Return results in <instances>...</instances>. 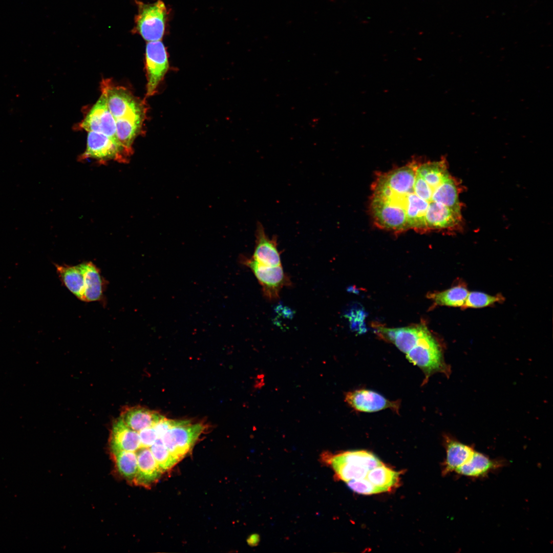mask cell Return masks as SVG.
<instances>
[{"mask_svg": "<svg viewBox=\"0 0 553 553\" xmlns=\"http://www.w3.org/2000/svg\"><path fill=\"white\" fill-rule=\"evenodd\" d=\"M460 189L445 159H413L377 174L370 213L376 226L394 232L452 229L462 221Z\"/></svg>", "mask_w": 553, "mask_h": 553, "instance_id": "1", "label": "cell"}, {"mask_svg": "<svg viewBox=\"0 0 553 553\" xmlns=\"http://www.w3.org/2000/svg\"><path fill=\"white\" fill-rule=\"evenodd\" d=\"M375 331L382 339L394 344L410 363L421 370L424 383L435 373H447L440 345L424 326L400 328L378 326Z\"/></svg>", "mask_w": 553, "mask_h": 553, "instance_id": "2", "label": "cell"}, {"mask_svg": "<svg viewBox=\"0 0 553 553\" xmlns=\"http://www.w3.org/2000/svg\"><path fill=\"white\" fill-rule=\"evenodd\" d=\"M336 476L346 483L366 479L369 472L382 463L366 451H350L334 455H325Z\"/></svg>", "mask_w": 553, "mask_h": 553, "instance_id": "3", "label": "cell"}, {"mask_svg": "<svg viewBox=\"0 0 553 553\" xmlns=\"http://www.w3.org/2000/svg\"><path fill=\"white\" fill-rule=\"evenodd\" d=\"M138 13L135 17L133 30L145 40H161L166 29L168 11L164 3L158 0L153 3L137 2Z\"/></svg>", "mask_w": 553, "mask_h": 553, "instance_id": "4", "label": "cell"}, {"mask_svg": "<svg viewBox=\"0 0 553 553\" xmlns=\"http://www.w3.org/2000/svg\"><path fill=\"white\" fill-rule=\"evenodd\" d=\"M101 91L110 112L116 120L123 117L145 115L143 102L136 99L124 88L114 84L110 79H103L101 83Z\"/></svg>", "mask_w": 553, "mask_h": 553, "instance_id": "5", "label": "cell"}, {"mask_svg": "<svg viewBox=\"0 0 553 553\" xmlns=\"http://www.w3.org/2000/svg\"><path fill=\"white\" fill-rule=\"evenodd\" d=\"M243 259V263L253 272L261 285L263 294L266 299L277 300L281 290L291 286L290 279L284 272L282 265L268 266L258 263L252 258Z\"/></svg>", "mask_w": 553, "mask_h": 553, "instance_id": "6", "label": "cell"}, {"mask_svg": "<svg viewBox=\"0 0 553 553\" xmlns=\"http://www.w3.org/2000/svg\"><path fill=\"white\" fill-rule=\"evenodd\" d=\"M201 423L178 421L160 438L171 453L179 461L192 448L204 430Z\"/></svg>", "mask_w": 553, "mask_h": 553, "instance_id": "7", "label": "cell"}, {"mask_svg": "<svg viewBox=\"0 0 553 553\" xmlns=\"http://www.w3.org/2000/svg\"><path fill=\"white\" fill-rule=\"evenodd\" d=\"M147 74L146 96L154 95L166 73L169 62L166 49L161 40L149 41L145 52Z\"/></svg>", "mask_w": 553, "mask_h": 553, "instance_id": "8", "label": "cell"}, {"mask_svg": "<svg viewBox=\"0 0 553 553\" xmlns=\"http://www.w3.org/2000/svg\"><path fill=\"white\" fill-rule=\"evenodd\" d=\"M88 158L99 160L114 159L119 162H125L128 157L114 139L100 133L89 132L86 150L81 156L83 159Z\"/></svg>", "mask_w": 553, "mask_h": 553, "instance_id": "9", "label": "cell"}, {"mask_svg": "<svg viewBox=\"0 0 553 553\" xmlns=\"http://www.w3.org/2000/svg\"><path fill=\"white\" fill-rule=\"evenodd\" d=\"M345 401L357 412L371 413L390 409L397 412L400 402L391 401L381 394L367 389L349 391L345 394Z\"/></svg>", "mask_w": 553, "mask_h": 553, "instance_id": "10", "label": "cell"}, {"mask_svg": "<svg viewBox=\"0 0 553 553\" xmlns=\"http://www.w3.org/2000/svg\"><path fill=\"white\" fill-rule=\"evenodd\" d=\"M80 127L88 132L104 134L117 141L116 119L110 112L105 97L102 94L82 121Z\"/></svg>", "mask_w": 553, "mask_h": 553, "instance_id": "11", "label": "cell"}, {"mask_svg": "<svg viewBox=\"0 0 553 553\" xmlns=\"http://www.w3.org/2000/svg\"><path fill=\"white\" fill-rule=\"evenodd\" d=\"M256 239V245L252 258L264 265H281L280 253L278 249L277 238L273 236L270 238L260 223H258L257 226Z\"/></svg>", "mask_w": 553, "mask_h": 553, "instance_id": "12", "label": "cell"}, {"mask_svg": "<svg viewBox=\"0 0 553 553\" xmlns=\"http://www.w3.org/2000/svg\"><path fill=\"white\" fill-rule=\"evenodd\" d=\"M137 472L133 483L144 487H150L160 478L163 473L149 448H140L136 452Z\"/></svg>", "mask_w": 553, "mask_h": 553, "instance_id": "13", "label": "cell"}, {"mask_svg": "<svg viewBox=\"0 0 553 553\" xmlns=\"http://www.w3.org/2000/svg\"><path fill=\"white\" fill-rule=\"evenodd\" d=\"M110 444L112 453L136 452L141 448L139 433L128 427L120 417L113 424Z\"/></svg>", "mask_w": 553, "mask_h": 553, "instance_id": "14", "label": "cell"}, {"mask_svg": "<svg viewBox=\"0 0 553 553\" xmlns=\"http://www.w3.org/2000/svg\"><path fill=\"white\" fill-rule=\"evenodd\" d=\"M145 115H138L116 120V139L128 157L132 152V145L140 132Z\"/></svg>", "mask_w": 553, "mask_h": 553, "instance_id": "15", "label": "cell"}, {"mask_svg": "<svg viewBox=\"0 0 553 553\" xmlns=\"http://www.w3.org/2000/svg\"><path fill=\"white\" fill-rule=\"evenodd\" d=\"M503 461L492 459L486 455L474 451L472 456L455 472L459 475L478 478L484 477L492 471L503 465Z\"/></svg>", "mask_w": 553, "mask_h": 553, "instance_id": "16", "label": "cell"}, {"mask_svg": "<svg viewBox=\"0 0 553 553\" xmlns=\"http://www.w3.org/2000/svg\"><path fill=\"white\" fill-rule=\"evenodd\" d=\"M84 276V291L82 301L93 302L102 299L104 280L100 270L91 262L81 264Z\"/></svg>", "mask_w": 553, "mask_h": 553, "instance_id": "17", "label": "cell"}, {"mask_svg": "<svg viewBox=\"0 0 553 553\" xmlns=\"http://www.w3.org/2000/svg\"><path fill=\"white\" fill-rule=\"evenodd\" d=\"M120 417L128 427L137 432L153 427L164 418L155 411L141 407L126 408Z\"/></svg>", "mask_w": 553, "mask_h": 553, "instance_id": "18", "label": "cell"}, {"mask_svg": "<svg viewBox=\"0 0 553 553\" xmlns=\"http://www.w3.org/2000/svg\"><path fill=\"white\" fill-rule=\"evenodd\" d=\"M445 446L446 455L443 475L455 471L469 460L474 452L472 447L448 437L445 438Z\"/></svg>", "mask_w": 553, "mask_h": 553, "instance_id": "19", "label": "cell"}, {"mask_svg": "<svg viewBox=\"0 0 553 553\" xmlns=\"http://www.w3.org/2000/svg\"><path fill=\"white\" fill-rule=\"evenodd\" d=\"M55 266L62 283L74 295L82 301L84 291V276L81 264L74 266L58 264Z\"/></svg>", "mask_w": 553, "mask_h": 553, "instance_id": "20", "label": "cell"}, {"mask_svg": "<svg viewBox=\"0 0 553 553\" xmlns=\"http://www.w3.org/2000/svg\"><path fill=\"white\" fill-rule=\"evenodd\" d=\"M399 474L386 466L383 463L368 473L366 479L373 486L377 493L387 492L398 482Z\"/></svg>", "mask_w": 553, "mask_h": 553, "instance_id": "21", "label": "cell"}, {"mask_svg": "<svg viewBox=\"0 0 553 553\" xmlns=\"http://www.w3.org/2000/svg\"><path fill=\"white\" fill-rule=\"evenodd\" d=\"M469 292L466 287L457 285L441 292L430 293L428 297L438 305L464 307Z\"/></svg>", "mask_w": 553, "mask_h": 553, "instance_id": "22", "label": "cell"}, {"mask_svg": "<svg viewBox=\"0 0 553 553\" xmlns=\"http://www.w3.org/2000/svg\"><path fill=\"white\" fill-rule=\"evenodd\" d=\"M116 467L121 475L133 482L136 477L138 461L135 452L121 451L112 453Z\"/></svg>", "mask_w": 553, "mask_h": 553, "instance_id": "23", "label": "cell"}, {"mask_svg": "<svg viewBox=\"0 0 553 553\" xmlns=\"http://www.w3.org/2000/svg\"><path fill=\"white\" fill-rule=\"evenodd\" d=\"M150 450L162 472L170 470L179 462L166 448L161 438H158L155 441Z\"/></svg>", "mask_w": 553, "mask_h": 553, "instance_id": "24", "label": "cell"}, {"mask_svg": "<svg viewBox=\"0 0 553 553\" xmlns=\"http://www.w3.org/2000/svg\"><path fill=\"white\" fill-rule=\"evenodd\" d=\"M503 298L500 295H491L478 291L469 292L464 307L474 308L484 307L499 302Z\"/></svg>", "mask_w": 553, "mask_h": 553, "instance_id": "25", "label": "cell"}, {"mask_svg": "<svg viewBox=\"0 0 553 553\" xmlns=\"http://www.w3.org/2000/svg\"><path fill=\"white\" fill-rule=\"evenodd\" d=\"M141 448H150L158 438L154 428L150 427L139 431Z\"/></svg>", "mask_w": 553, "mask_h": 553, "instance_id": "26", "label": "cell"}, {"mask_svg": "<svg viewBox=\"0 0 553 553\" xmlns=\"http://www.w3.org/2000/svg\"><path fill=\"white\" fill-rule=\"evenodd\" d=\"M178 421L168 420L165 417L160 420L153 427L158 438H160L171 428L175 425Z\"/></svg>", "mask_w": 553, "mask_h": 553, "instance_id": "27", "label": "cell"}]
</instances>
